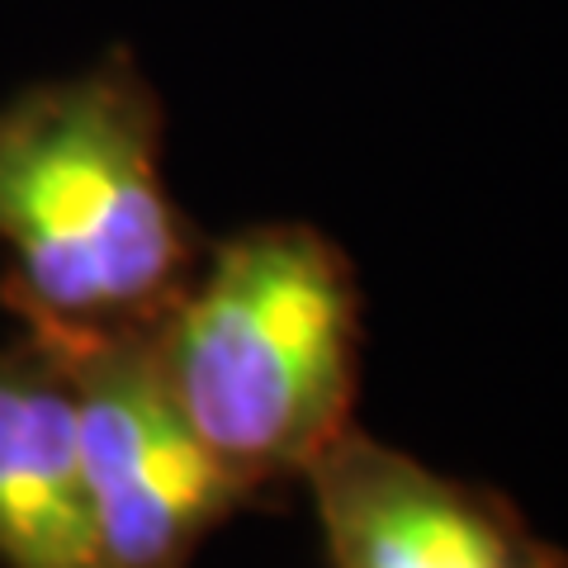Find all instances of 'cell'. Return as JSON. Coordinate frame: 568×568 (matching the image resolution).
<instances>
[{"mask_svg": "<svg viewBox=\"0 0 568 568\" xmlns=\"http://www.w3.org/2000/svg\"><path fill=\"white\" fill-rule=\"evenodd\" d=\"M166 114L129 52L0 104V304L48 327H152L194 242L162 171Z\"/></svg>", "mask_w": 568, "mask_h": 568, "instance_id": "obj_1", "label": "cell"}, {"mask_svg": "<svg viewBox=\"0 0 568 568\" xmlns=\"http://www.w3.org/2000/svg\"><path fill=\"white\" fill-rule=\"evenodd\" d=\"M148 342L185 422L261 497L355 426L365 294L308 223L213 242Z\"/></svg>", "mask_w": 568, "mask_h": 568, "instance_id": "obj_2", "label": "cell"}, {"mask_svg": "<svg viewBox=\"0 0 568 568\" xmlns=\"http://www.w3.org/2000/svg\"><path fill=\"white\" fill-rule=\"evenodd\" d=\"M20 327L67 375L104 568H190L194 549L227 517L261 503L185 422L148 327Z\"/></svg>", "mask_w": 568, "mask_h": 568, "instance_id": "obj_3", "label": "cell"}, {"mask_svg": "<svg viewBox=\"0 0 568 568\" xmlns=\"http://www.w3.org/2000/svg\"><path fill=\"white\" fill-rule=\"evenodd\" d=\"M327 568H568L521 511L346 426L304 469Z\"/></svg>", "mask_w": 568, "mask_h": 568, "instance_id": "obj_4", "label": "cell"}, {"mask_svg": "<svg viewBox=\"0 0 568 568\" xmlns=\"http://www.w3.org/2000/svg\"><path fill=\"white\" fill-rule=\"evenodd\" d=\"M0 568H104L71 388L24 327L0 346Z\"/></svg>", "mask_w": 568, "mask_h": 568, "instance_id": "obj_5", "label": "cell"}]
</instances>
